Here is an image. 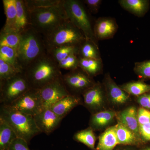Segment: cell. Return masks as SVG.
Listing matches in <instances>:
<instances>
[{
    "label": "cell",
    "mask_w": 150,
    "mask_h": 150,
    "mask_svg": "<svg viewBox=\"0 0 150 150\" xmlns=\"http://www.w3.org/2000/svg\"><path fill=\"white\" fill-rule=\"evenodd\" d=\"M79 47L71 46H58L50 48L47 51L53 60L59 64L71 54H74L77 55Z\"/></svg>",
    "instance_id": "27"
},
{
    "label": "cell",
    "mask_w": 150,
    "mask_h": 150,
    "mask_svg": "<svg viewBox=\"0 0 150 150\" xmlns=\"http://www.w3.org/2000/svg\"><path fill=\"white\" fill-rule=\"evenodd\" d=\"M73 139L75 141L83 144L92 150H96V137L93 129L90 127L78 131L74 135Z\"/></svg>",
    "instance_id": "28"
},
{
    "label": "cell",
    "mask_w": 150,
    "mask_h": 150,
    "mask_svg": "<svg viewBox=\"0 0 150 150\" xmlns=\"http://www.w3.org/2000/svg\"><path fill=\"white\" fill-rule=\"evenodd\" d=\"M16 16L14 29L19 33H22L32 28L30 12L25 0H16Z\"/></svg>",
    "instance_id": "17"
},
{
    "label": "cell",
    "mask_w": 150,
    "mask_h": 150,
    "mask_svg": "<svg viewBox=\"0 0 150 150\" xmlns=\"http://www.w3.org/2000/svg\"><path fill=\"white\" fill-rule=\"evenodd\" d=\"M63 1L59 5L30 12L33 28L44 36L68 20Z\"/></svg>",
    "instance_id": "4"
},
{
    "label": "cell",
    "mask_w": 150,
    "mask_h": 150,
    "mask_svg": "<svg viewBox=\"0 0 150 150\" xmlns=\"http://www.w3.org/2000/svg\"><path fill=\"white\" fill-rule=\"evenodd\" d=\"M137 108L131 106L124 110L116 112V118L118 123H121L133 131L141 138L139 130Z\"/></svg>",
    "instance_id": "16"
},
{
    "label": "cell",
    "mask_w": 150,
    "mask_h": 150,
    "mask_svg": "<svg viewBox=\"0 0 150 150\" xmlns=\"http://www.w3.org/2000/svg\"><path fill=\"white\" fill-rule=\"evenodd\" d=\"M134 71L141 80L150 79V60L136 62Z\"/></svg>",
    "instance_id": "33"
},
{
    "label": "cell",
    "mask_w": 150,
    "mask_h": 150,
    "mask_svg": "<svg viewBox=\"0 0 150 150\" xmlns=\"http://www.w3.org/2000/svg\"><path fill=\"white\" fill-rule=\"evenodd\" d=\"M83 1L86 5L89 11L94 14L98 12L102 2L101 0H84Z\"/></svg>",
    "instance_id": "37"
},
{
    "label": "cell",
    "mask_w": 150,
    "mask_h": 150,
    "mask_svg": "<svg viewBox=\"0 0 150 150\" xmlns=\"http://www.w3.org/2000/svg\"><path fill=\"white\" fill-rule=\"evenodd\" d=\"M21 34L14 28L3 27L0 32V47L7 46L17 50Z\"/></svg>",
    "instance_id": "22"
},
{
    "label": "cell",
    "mask_w": 150,
    "mask_h": 150,
    "mask_svg": "<svg viewBox=\"0 0 150 150\" xmlns=\"http://www.w3.org/2000/svg\"><path fill=\"white\" fill-rule=\"evenodd\" d=\"M17 138L13 129L0 119V150H9L12 143Z\"/></svg>",
    "instance_id": "25"
},
{
    "label": "cell",
    "mask_w": 150,
    "mask_h": 150,
    "mask_svg": "<svg viewBox=\"0 0 150 150\" xmlns=\"http://www.w3.org/2000/svg\"><path fill=\"white\" fill-rule=\"evenodd\" d=\"M139 133L141 139L144 143L150 142V122L139 126Z\"/></svg>",
    "instance_id": "38"
},
{
    "label": "cell",
    "mask_w": 150,
    "mask_h": 150,
    "mask_svg": "<svg viewBox=\"0 0 150 150\" xmlns=\"http://www.w3.org/2000/svg\"><path fill=\"white\" fill-rule=\"evenodd\" d=\"M23 72L13 66L0 60V82L7 80Z\"/></svg>",
    "instance_id": "32"
},
{
    "label": "cell",
    "mask_w": 150,
    "mask_h": 150,
    "mask_svg": "<svg viewBox=\"0 0 150 150\" xmlns=\"http://www.w3.org/2000/svg\"><path fill=\"white\" fill-rule=\"evenodd\" d=\"M116 112L112 110H103L92 114L89 127L95 130H101L110 125L116 118Z\"/></svg>",
    "instance_id": "18"
},
{
    "label": "cell",
    "mask_w": 150,
    "mask_h": 150,
    "mask_svg": "<svg viewBox=\"0 0 150 150\" xmlns=\"http://www.w3.org/2000/svg\"><path fill=\"white\" fill-rule=\"evenodd\" d=\"M136 100L141 107L150 110V92L137 97Z\"/></svg>",
    "instance_id": "39"
},
{
    "label": "cell",
    "mask_w": 150,
    "mask_h": 150,
    "mask_svg": "<svg viewBox=\"0 0 150 150\" xmlns=\"http://www.w3.org/2000/svg\"><path fill=\"white\" fill-rule=\"evenodd\" d=\"M141 150H150V146L145 147L143 148Z\"/></svg>",
    "instance_id": "40"
},
{
    "label": "cell",
    "mask_w": 150,
    "mask_h": 150,
    "mask_svg": "<svg viewBox=\"0 0 150 150\" xmlns=\"http://www.w3.org/2000/svg\"><path fill=\"white\" fill-rule=\"evenodd\" d=\"M43 36L47 50L58 46H79L86 39L82 32L69 20Z\"/></svg>",
    "instance_id": "5"
},
{
    "label": "cell",
    "mask_w": 150,
    "mask_h": 150,
    "mask_svg": "<svg viewBox=\"0 0 150 150\" xmlns=\"http://www.w3.org/2000/svg\"><path fill=\"white\" fill-rule=\"evenodd\" d=\"M38 90L43 101L44 108H50L59 100L71 95L64 83L62 76L49 83Z\"/></svg>",
    "instance_id": "10"
},
{
    "label": "cell",
    "mask_w": 150,
    "mask_h": 150,
    "mask_svg": "<svg viewBox=\"0 0 150 150\" xmlns=\"http://www.w3.org/2000/svg\"><path fill=\"white\" fill-rule=\"evenodd\" d=\"M77 56L81 59H101L99 46L86 39L79 46Z\"/></svg>",
    "instance_id": "24"
},
{
    "label": "cell",
    "mask_w": 150,
    "mask_h": 150,
    "mask_svg": "<svg viewBox=\"0 0 150 150\" xmlns=\"http://www.w3.org/2000/svg\"><path fill=\"white\" fill-rule=\"evenodd\" d=\"M0 119L10 126L18 138L25 140L28 144L41 133L33 116L20 112L11 105L1 104Z\"/></svg>",
    "instance_id": "2"
},
{
    "label": "cell",
    "mask_w": 150,
    "mask_h": 150,
    "mask_svg": "<svg viewBox=\"0 0 150 150\" xmlns=\"http://www.w3.org/2000/svg\"><path fill=\"white\" fill-rule=\"evenodd\" d=\"M67 90L71 95L80 96L96 83L93 78L79 67L62 76Z\"/></svg>",
    "instance_id": "8"
},
{
    "label": "cell",
    "mask_w": 150,
    "mask_h": 150,
    "mask_svg": "<svg viewBox=\"0 0 150 150\" xmlns=\"http://www.w3.org/2000/svg\"><path fill=\"white\" fill-rule=\"evenodd\" d=\"M119 150H134L132 149H129V148H125V149H119Z\"/></svg>",
    "instance_id": "41"
},
{
    "label": "cell",
    "mask_w": 150,
    "mask_h": 150,
    "mask_svg": "<svg viewBox=\"0 0 150 150\" xmlns=\"http://www.w3.org/2000/svg\"><path fill=\"white\" fill-rule=\"evenodd\" d=\"M0 60L23 72L18 61L16 49L7 46L0 47Z\"/></svg>",
    "instance_id": "30"
},
{
    "label": "cell",
    "mask_w": 150,
    "mask_h": 150,
    "mask_svg": "<svg viewBox=\"0 0 150 150\" xmlns=\"http://www.w3.org/2000/svg\"><path fill=\"white\" fill-rule=\"evenodd\" d=\"M120 87L130 96L136 97L150 92V85L144 81H131L120 86Z\"/></svg>",
    "instance_id": "26"
},
{
    "label": "cell",
    "mask_w": 150,
    "mask_h": 150,
    "mask_svg": "<svg viewBox=\"0 0 150 150\" xmlns=\"http://www.w3.org/2000/svg\"><path fill=\"white\" fill-rule=\"evenodd\" d=\"M63 6L68 19L82 32L86 39L98 46L93 26L82 2L78 0H64Z\"/></svg>",
    "instance_id": "6"
},
{
    "label": "cell",
    "mask_w": 150,
    "mask_h": 150,
    "mask_svg": "<svg viewBox=\"0 0 150 150\" xmlns=\"http://www.w3.org/2000/svg\"><path fill=\"white\" fill-rule=\"evenodd\" d=\"M79 59V67L91 78L103 72V65L102 59Z\"/></svg>",
    "instance_id": "23"
},
{
    "label": "cell",
    "mask_w": 150,
    "mask_h": 150,
    "mask_svg": "<svg viewBox=\"0 0 150 150\" xmlns=\"http://www.w3.org/2000/svg\"><path fill=\"white\" fill-rule=\"evenodd\" d=\"M35 124L41 133L49 135L59 127L62 119L50 108H44L33 116Z\"/></svg>",
    "instance_id": "13"
},
{
    "label": "cell",
    "mask_w": 150,
    "mask_h": 150,
    "mask_svg": "<svg viewBox=\"0 0 150 150\" xmlns=\"http://www.w3.org/2000/svg\"><path fill=\"white\" fill-rule=\"evenodd\" d=\"M118 144L115 126H111L100 135L96 150H113Z\"/></svg>",
    "instance_id": "21"
},
{
    "label": "cell",
    "mask_w": 150,
    "mask_h": 150,
    "mask_svg": "<svg viewBox=\"0 0 150 150\" xmlns=\"http://www.w3.org/2000/svg\"><path fill=\"white\" fill-rule=\"evenodd\" d=\"M10 105L20 112L33 116L44 108L39 90L33 88H30Z\"/></svg>",
    "instance_id": "9"
},
{
    "label": "cell",
    "mask_w": 150,
    "mask_h": 150,
    "mask_svg": "<svg viewBox=\"0 0 150 150\" xmlns=\"http://www.w3.org/2000/svg\"><path fill=\"white\" fill-rule=\"evenodd\" d=\"M81 103L83 100L80 96L69 95L59 100L50 108L63 120L74 108Z\"/></svg>",
    "instance_id": "15"
},
{
    "label": "cell",
    "mask_w": 150,
    "mask_h": 150,
    "mask_svg": "<svg viewBox=\"0 0 150 150\" xmlns=\"http://www.w3.org/2000/svg\"><path fill=\"white\" fill-rule=\"evenodd\" d=\"M3 5L6 16L4 27L14 28L16 16V0H3Z\"/></svg>",
    "instance_id": "29"
},
{
    "label": "cell",
    "mask_w": 150,
    "mask_h": 150,
    "mask_svg": "<svg viewBox=\"0 0 150 150\" xmlns=\"http://www.w3.org/2000/svg\"><path fill=\"white\" fill-rule=\"evenodd\" d=\"M114 126L119 144L139 146L144 143L141 138L121 123H118Z\"/></svg>",
    "instance_id": "19"
},
{
    "label": "cell",
    "mask_w": 150,
    "mask_h": 150,
    "mask_svg": "<svg viewBox=\"0 0 150 150\" xmlns=\"http://www.w3.org/2000/svg\"><path fill=\"white\" fill-rule=\"evenodd\" d=\"M62 2L63 0H25L29 12L35 10L59 5Z\"/></svg>",
    "instance_id": "31"
},
{
    "label": "cell",
    "mask_w": 150,
    "mask_h": 150,
    "mask_svg": "<svg viewBox=\"0 0 150 150\" xmlns=\"http://www.w3.org/2000/svg\"><path fill=\"white\" fill-rule=\"evenodd\" d=\"M102 84L105 90L107 100L114 106L123 105L130 100V95L116 83L109 73H107L105 75Z\"/></svg>",
    "instance_id": "12"
},
{
    "label": "cell",
    "mask_w": 150,
    "mask_h": 150,
    "mask_svg": "<svg viewBox=\"0 0 150 150\" xmlns=\"http://www.w3.org/2000/svg\"><path fill=\"white\" fill-rule=\"evenodd\" d=\"M9 150H30L28 147V143L25 140L17 138L12 143Z\"/></svg>",
    "instance_id": "36"
},
{
    "label": "cell",
    "mask_w": 150,
    "mask_h": 150,
    "mask_svg": "<svg viewBox=\"0 0 150 150\" xmlns=\"http://www.w3.org/2000/svg\"><path fill=\"white\" fill-rule=\"evenodd\" d=\"M83 103L92 114L101 111L107 100L103 84L96 83L82 94Z\"/></svg>",
    "instance_id": "11"
},
{
    "label": "cell",
    "mask_w": 150,
    "mask_h": 150,
    "mask_svg": "<svg viewBox=\"0 0 150 150\" xmlns=\"http://www.w3.org/2000/svg\"><path fill=\"white\" fill-rule=\"evenodd\" d=\"M118 2L125 10L139 17L144 16L149 8L147 0H119Z\"/></svg>",
    "instance_id": "20"
},
{
    "label": "cell",
    "mask_w": 150,
    "mask_h": 150,
    "mask_svg": "<svg viewBox=\"0 0 150 150\" xmlns=\"http://www.w3.org/2000/svg\"><path fill=\"white\" fill-rule=\"evenodd\" d=\"M58 63L48 53L33 62L23 71L31 88L40 89L62 76Z\"/></svg>",
    "instance_id": "1"
},
{
    "label": "cell",
    "mask_w": 150,
    "mask_h": 150,
    "mask_svg": "<svg viewBox=\"0 0 150 150\" xmlns=\"http://www.w3.org/2000/svg\"><path fill=\"white\" fill-rule=\"evenodd\" d=\"M21 34L16 51L18 64L23 72L26 67L47 51L43 35L32 27Z\"/></svg>",
    "instance_id": "3"
},
{
    "label": "cell",
    "mask_w": 150,
    "mask_h": 150,
    "mask_svg": "<svg viewBox=\"0 0 150 150\" xmlns=\"http://www.w3.org/2000/svg\"><path fill=\"white\" fill-rule=\"evenodd\" d=\"M79 60L77 55L73 54L59 62L58 65L60 69L73 71L79 68Z\"/></svg>",
    "instance_id": "34"
},
{
    "label": "cell",
    "mask_w": 150,
    "mask_h": 150,
    "mask_svg": "<svg viewBox=\"0 0 150 150\" xmlns=\"http://www.w3.org/2000/svg\"><path fill=\"white\" fill-rule=\"evenodd\" d=\"M118 28L115 19L107 17L98 18L93 25L94 33L98 41L112 38Z\"/></svg>",
    "instance_id": "14"
},
{
    "label": "cell",
    "mask_w": 150,
    "mask_h": 150,
    "mask_svg": "<svg viewBox=\"0 0 150 150\" xmlns=\"http://www.w3.org/2000/svg\"><path fill=\"white\" fill-rule=\"evenodd\" d=\"M31 88L23 73L0 82V103L10 105Z\"/></svg>",
    "instance_id": "7"
},
{
    "label": "cell",
    "mask_w": 150,
    "mask_h": 150,
    "mask_svg": "<svg viewBox=\"0 0 150 150\" xmlns=\"http://www.w3.org/2000/svg\"><path fill=\"white\" fill-rule=\"evenodd\" d=\"M139 126L150 122V110L140 107L137 111Z\"/></svg>",
    "instance_id": "35"
}]
</instances>
